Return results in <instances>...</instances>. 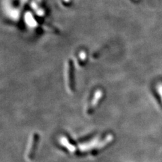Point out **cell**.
<instances>
[{"label":"cell","instance_id":"cell-1","mask_svg":"<svg viewBox=\"0 0 162 162\" xmlns=\"http://www.w3.org/2000/svg\"><path fill=\"white\" fill-rule=\"evenodd\" d=\"M73 63L71 60L68 62L67 67V86L70 91H73Z\"/></svg>","mask_w":162,"mask_h":162},{"label":"cell","instance_id":"cell-2","mask_svg":"<svg viewBox=\"0 0 162 162\" xmlns=\"http://www.w3.org/2000/svg\"><path fill=\"white\" fill-rule=\"evenodd\" d=\"M104 96V93H103L102 90H97L96 91V93L95 94V98L93 99V102L91 101V105L90 106V111H93V109H95V107L97 106V105L99 104L100 101L101 100L102 97Z\"/></svg>","mask_w":162,"mask_h":162},{"label":"cell","instance_id":"cell-3","mask_svg":"<svg viewBox=\"0 0 162 162\" xmlns=\"http://www.w3.org/2000/svg\"><path fill=\"white\" fill-rule=\"evenodd\" d=\"M158 91H159V94L160 95L161 99L162 101V82H160L158 85Z\"/></svg>","mask_w":162,"mask_h":162}]
</instances>
